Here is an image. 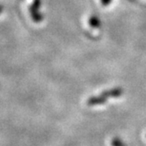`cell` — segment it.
Masks as SVG:
<instances>
[{
	"mask_svg": "<svg viewBox=\"0 0 146 146\" xmlns=\"http://www.w3.org/2000/svg\"><path fill=\"white\" fill-rule=\"evenodd\" d=\"M111 2H112V0H101L102 5H105V6L109 5Z\"/></svg>",
	"mask_w": 146,
	"mask_h": 146,
	"instance_id": "8992f818",
	"label": "cell"
},
{
	"mask_svg": "<svg viewBox=\"0 0 146 146\" xmlns=\"http://www.w3.org/2000/svg\"><path fill=\"white\" fill-rule=\"evenodd\" d=\"M90 25H91L92 27H99L100 25V19H99L96 16H92V17L90 19Z\"/></svg>",
	"mask_w": 146,
	"mask_h": 146,
	"instance_id": "277c9868",
	"label": "cell"
},
{
	"mask_svg": "<svg viewBox=\"0 0 146 146\" xmlns=\"http://www.w3.org/2000/svg\"><path fill=\"white\" fill-rule=\"evenodd\" d=\"M111 146H125L124 143L118 138H113L111 141Z\"/></svg>",
	"mask_w": 146,
	"mask_h": 146,
	"instance_id": "5b68a950",
	"label": "cell"
},
{
	"mask_svg": "<svg viewBox=\"0 0 146 146\" xmlns=\"http://www.w3.org/2000/svg\"><path fill=\"white\" fill-rule=\"evenodd\" d=\"M40 0H34L33 5L29 7V13L31 18L35 22L39 23L43 19V16L40 13Z\"/></svg>",
	"mask_w": 146,
	"mask_h": 146,
	"instance_id": "6da1fadb",
	"label": "cell"
},
{
	"mask_svg": "<svg viewBox=\"0 0 146 146\" xmlns=\"http://www.w3.org/2000/svg\"><path fill=\"white\" fill-rule=\"evenodd\" d=\"M122 92H123V91L121 88H113V89H111V90H108V91L102 92V95L107 100L115 99V98H119L120 96H121Z\"/></svg>",
	"mask_w": 146,
	"mask_h": 146,
	"instance_id": "3957f363",
	"label": "cell"
},
{
	"mask_svg": "<svg viewBox=\"0 0 146 146\" xmlns=\"http://www.w3.org/2000/svg\"><path fill=\"white\" fill-rule=\"evenodd\" d=\"M107 101H108V100L101 94V95H99V96H94V97L90 98L88 100V101H87V105L90 106V107L102 106Z\"/></svg>",
	"mask_w": 146,
	"mask_h": 146,
	"instance_id": "7a4b0ae2",
	"label": "cell"
},
{
	"mask_svg": "<svg viewBox=\"0 0 146 146\" xmlns=\"http://www.w3.org/2000/svg\"><path fill=\"white\" fill-rule=\"evenodd\" d=\"M3 13V6L0 5V13Z\"/></svg>",
	"mask_w": 146,
	"mask_h": 146,
	"instance_id": "52a82bcc",
	"label": "cell"
}]
</instances>
